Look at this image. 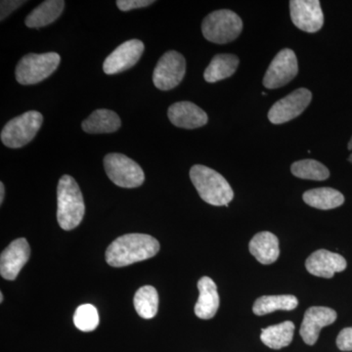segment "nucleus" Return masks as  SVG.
Listing matches in <instances>:
<instances>
[{"instance_id":"f257e3e1","label":"nucleus","mask_w":352,"mask_h":352,"mask_svg":"<svg viewBox=\"0 0 352 352\" xmlns=\"http://www.w3.org/2000/svg\"><path fill=\"white\" fill-rule=\"evenodd\" d=\"M160 251L157 240L147 234L132 233L120 236L106 251V261L113 267H124L146 261Z\"/></svg>"},{"instance_id":"f03ea898","label":"nucleus","mask_w":352,"mask_h":352,"mask_svg":"<svg viewBox=\"0 0 352 352\" xmlns=\"http://www.w3.org/2000/svg\"><path fill=\"white\" fill-rule=\"evenodd\" d=\"M57 220L60 227L69 231L80 226L85 206L82 191L72 176L63 175L57 187Z\"/></svg>"},{"instance_id":"7ed1b4c3","label":"nucleus","mask_w":352,"mask_h":352,"mask_svg":"<svg viewBox=\"0 0 352 352\" xmlns=\"http://www.w3.org/2000/svg\"><path fill=\"white\" fill-rule=\"evenodd\" d=\"M190 179L201 198L210 205L227 207L233 200L234 192L230 184L212 168L196 164L190 170Z\"/></svg>"},{"instance_id":"20e7f679","label":"nucleus","mask_w":352,"mask_h":352,"mask_svg":"<svg viewBox=\"0 0 352 352\" xmlns=\"http://www.w3.org/2000/svg\"><path fill=\"white\" fill-rule=\"evenodd\" d=\"M243 30L242 19L231 10H217L208 14L201 24V32L212 43L226 44L235 41Z\"/></svg>"},{"instance_id":"39448f33","label":"nucleus","mask_w":352,"mask_h":352,"mask_svg":"<svg viewBox=\"0 0 352 352\" xmlns=\"http://www.w3.org/2000/svg\"><path fill=\"white\" fill-rule=\"evenodd\" d=\"M61 62V57L56 52L43 54L25 55L16 67V80L23 85H36L50 78Z\"/></svg>"},{"instance_id":"423d86ee","label":"nucleus","mask_w":352,"mask_h":352,"mask_svg":"<svg viewBox=\"0 0 352 352\" xmlns=\"http://www.w3.org/2000/svg\"><path fill=\"white\" fill-rule=\"evenodd\" d=\"M43 124V117L36 111H29L14 118L2 129L0 139L6 147L18 149L36 138Z\"/></svg>"},{"instance_id":"0eeeda50","label":"nucleus","mask_w":352,"mask_h":352,"mask_svg":"<svg viewBox=\"0 0 352 352\" xmlns=\"http://www.w3.org/2000/svg\"><path fill=\"white\" fill-rule=\"evenodd\" d=\"M104 168L111 182L122 188H136L145 182L141 166L126 155L108 154L104 157Z\"/></svg>"},{"instance_id":"6e6552de","label":"nucleus","mask_w":352,"mask_h":352,"mask_svg":"<svg viewBox=\"0 0 352 352\" xmlns=\"http://www.w3.org/2000/svg\"><path fill=\"white\" fill-rule=\"evenodd\" d=\"M186 73V61L182 54L168 51L160 58L153 73V82L157 89L168 91L179 85Z\"/></svg>"},{"instance_id":"1a4fd4ad","label":"nucleus","mask_w":352,"mask_h":352,"mask_svg":"<svg viewBox=\"0 0 352 352\" xmlns=\"http://www.w3.org/2000/svg\"><path fill=\"white\" fill-rule=\"evenodd\" d=\"M298 73V59L292 50H283L274 57L263 78V85L268 89H276L286 85Z\"/></svg>"},{"instance_id":"9d476101","label":"nucleus","mask_w":352,"mask_h":352,"mask_svg":"<svg viewBox=\"0 0 352 352\" xmlns=\"http://www.w3.org/2000/svg\"><path fill=\"white\" fill-rule=\"evenodd\" d=\"M311 100L312 94L309 90L298 88L271 107L268 112V119L274 124L288 122L302 113Z\"/></svg>"},{"instance_id":"9b49d317","label":"nucleus","mask_w":352,"mask_h":352,"mask_svg":"<svg viewBox=\"0 0 352 352\" xmlns=\"http://www.w3.org/2000/svg\"><path fill=\"white\" fill-rule=\"evenodd\" d=\"M144 50V43L139 39H131L120 44L104 61V73L116 75L132 68L138 64Z\"/></svg>"},{"instance_id":"f8f14e48","label":"nucleus","mask_w":352,"mask_h":352,"mask_svg":"<svg viewBox=\"0 0 352 352\" xmlns=\"http://www.w3.org/2000/svg\"><path fill=\"white\" fill-rule=\"evenodd\" d=\"M289 11L294 25L307 32L320 31L324 25V14L318 0H292Z\"/></svg>"},{"instance_id":"ddd939ff","label":"nucleus","mask_w":352,"mask_h":352,"mask_svg":"<svg viewBox=\"0 0 352 352\" xmlns=\"http://www.w3.org/2000/svg\"><path fill=\"white\" fill-rule=\"evenodd\" d=\"M31 256V248L25 238L13 241L1 252L0 256V274L4 279L13 281L19 275Z\"/></svg>"},{"instance_id":"4468645a","label":"nucleus","mask_w":352,"mask_h":352,"mask_svg":"<svg viewBox=\"0 0 352 352\" xmlns=\"http://www.w3.org/2000/svg\"><path fill=\"white\" fill-rule=\"evenodd\" d=\"M337 319V312L332 308L314 307L308 308L300 327V337L308 346H314L318 340L320 331Z\"/></svg>"},{"instance_id":"2eb2a0df","label":"nucleus","mask_w":352,"mask_h":352,"mask_svg":"<svg viewBox=\"0 0 352 352\" xmlns=\"http://www.w3.org/2000/svg\"><path fill=\"white\" fill-rule=\"evenodd\" d=\"M346 261L344 256L327 250H318L307 259L305 267L314 276L330 279L338 272L346 268Z\"/></svg>"},{"instance_id":"dca6fc26","label":"nucleus","mask_w":352,"mask_h":352,"mask_svg":"<svg viewBox=\"0 0 352 352\" xmlns=\"http://www.w3.org/2000/svg\"><path fill=\"white\" fill-rule=\"evenodd\" d=\"M168 117L173 126L180 129H194L208 124V115L196 104L182 101L173 104L168 111Z\"/></svg>"},{"instance_id":"f3484780","label":"nucleus","mask_w":352,"mask_h":352,"mask_svg":"<svg viewBox=\"0 0 352 352\" xmlns=\"http://www.w3.org/2000/svg\"><path fill=\"white\" fill-rule=\"evenodd\" d=\"M198 302L195 305V314L200 319H212L219 307V296L217 284L210 277H201L198 282Z\"/></svg>"},{"instance_id":"a211bd4d","label":"nucleus","mask_w":352,"mask_h":352,"mask_svg":"<svg viewBox=\"0 0 352 352\" xmlns=\"http://www.w3.org/2000/svg\"><path fill=\"white\" fill-rule=\"evenodd\" d=\"M249 249L261 264L274 263L279 258V240L274 234L268 231L254 235L250 242Z\"/></svg>"},{"instance_id":"6ab92c4d","label":"nucleus","mask_w":352,"mask_h":352,"mask_svg":"<svg viewBox=\"0 0 352 352\" xmlns=\"http://www.w3.org/2000/svg\"><path fill=\"white\" fill-rule=\"evenodd\" d=\"M120 126L122 120L118 113L108 109L94 111L82 124L83 131L89 134L112 133L119 131Z\"/></svg>"},{"instance_id":"aec40b11","label":"nucleus","mask_w":352,"mask_h":352,"mask_svg":"<svg viewBox=\"0 0 352 352\" xmlns=\"http://www.w3.org/2000/svg\"><path fill=\"white\" fill-rule=\"evenodd\" d=\"M63 0H46L27 16L25 24L28 28H43L54 23L63 13Z\"/></svg>"},{"instance_id":"412c9836","label":"nucleus","mask_w":352,"mask_h":352,"mask_svg":"<svg viewBox=\"0 0 352 352\" xmlns=\"http://www.w3.org/2000/svg\"><path fill=\"white\" fill-rule=\"evenodd\" d=\"M239 58L233 54H217L206 69L204 78L207 82L214 83L230 78L237 71Z\"/></svg>"},{"instance_id":"4be33fe9","label":"nucleus","mask_w":352,"mask_h":352,"mask_svg":"<svg viewBox=\"0 0 352 352\" xmlns=\"http://www.w3.org/2000/svg\"><path fill=\"white\" fill-rule=\"evenodd\" d=\"M303 201L310 207L318 210H333L344 203V197L338 190L323 187L305 192Z\"/></svg>"},{"instance_id":"5701e85b","label":"nucleus","mask_w":352,"mask_h":352,"mask_svg":"<svg viewBox=\"0 0 352 352\" xmlns=\"http://www.w3.org/2000/svg\"><path fill=\"white\" fill-rule=\"evenodd\" d=\"M295 332V324L285 321L261 330V340L266 346L281 349L291 344Z\"/></svg>"},{"instance_id":"b1692460","label":"nucleus","mask_w":352,"mask_h":352,"mask_svg":"<svg viewBox=\"0 0 352 352\" xmlns=\"http://www.w3.org/2000/svg\"><path fill=\"white\" fill-rule=\"evenodd\" d=\"M298 300L295 296H263L254 302L252 311L258 316L272 314L277 310H294L298 307Z\"/></svg>"},{"instance_id":"393cba45","label":"nucleus","mask_w":352,"mask_h":352,"mask_svg":"<svg viewBox=\"0 0 352 352\" xmlns=\"http://www.w3.org/2000/svg\"><path fill=\"white\" fill-rule=\"evenodd\" d=\"M133 303L139 316L144 319L154 318L159 307L157 289L152 286L141 287L134 296Z\"/></svg>"},{"instance_id":"a878e982","label":"nucleus","mask_w":352,"mask_h":352,"mask_svg":"<svg viewBox=\"0 0 352 352\" xmlns=\"http://www.w3.org/2000/svg\"><path fill=\"white\" fill-rule=\"evenodd\" d=\"M292 173L296 177L302 179L322 180L328 179L330 176V171L321 164L320 162L315 160H302L292 164Z\"/></svg>"},{"instance_id":"bb28decb","label":"nucleus","mask_w":352,"mask_h":352,"mask_svg":"<svg viewBox=\"0 0 352 352\" xmlns=\"http://www.w3.org/2000/svg\"><path fill=\"white\" fill-rule=\"evenodd\" d=\"M74 323L82 332H92L99 325L98 310L92 305H82L74 315Z\"/></svg>"},{"instance_id":"cd10ccee","label":"nucleus","mask_w":352,"mask_h":352,"mask_svg":"<svg viewBox=\"0 0 352 352\" xmlns=\"http://www.w3.org/2000/svg\"><path fill=\"white\" fill-rule=\"evenodd\" d=\"M155 1L153 0H118L117 6L119 7L120 10L127 12L132 9L142 8V7H147L151 6Z\"/></svg>"},{"instance_id":"c85d7f7f","label":"nucleus","mask_w":352,"mask_h":352,"mask_svg":"<svg viewBox=\"0 0 352 352\" xmlns=\"http://www.w3.org/2000/svg\"><path fill=\"white\" fill-rule=\"evenodd\" d=\"M337 346L342 351H352V327L340 331L337 338Z\"/></svg>"},{"instance_id":"c756f323","label":"nucleus","mask_w":352,"mask_h":352,"mask_svg":"<svg viewBox=\"0 0 352 352\" xmlns=\"http://www.w3.org/2000/svg\"><path fill=\"white\" fill-rule=\"evenodd\" d=\"M25 3V1H8V0H2L1 6H0V20L3 21L10 15L11 13L14 12L16 9L19 8L21 6Z\"/></svg>"},{"instance_id":"7c9ffc66","label":"nucleus","mask_w":352,"mask_h":352,"mask_svg":"<svg viewBox=\"0 0 352 352\" xmlns=\"http://www.w3.org/2000/svg\"><path fill=\"white\" fill-rule=\"evenodd\" d=\"M4 195H6V188H4V184L0 182V204H3Z\"/></svg>"},{"instance_id":"2f4dec72","label":"nucleus","mask_w":352,"mask_h":352,"mask_svg":"<svg viewBox=\"0 0 352 352\" xmlns=\"http://www.w3.org/2000/svg\"><path fill=\"white\" fill-rule=\"evenodd\" d=\"M347 148H349V150H352V138L349 142V145H347Z\"/></svg>"},{"instance_id":"473e14b6","label":"nucleus","mask_w":352,"mask_h":352,"mask_svg":"<svg viewBox=\"0 0 352 352\" xmlns=\"http://www.w3.org/2000/svg\"><path fill=\"white\" fill-rule=\"evenodd\" d=\"M0 302H3V294L0 293Z\"/></svg>"},{"instance_id":"72a5a7b5","label":"nucleus","mask_w":352,"mask_h":352,"mask_svg":"<svg viewBox=\"0 0 352 352\" xmlns=\"http://www.w3.org/2000/svg\"><path fill=\"white\" fill-rule=\"evenodd\" d=\"M349 161L351 162V163L352 164V154L351 155V156H349Z\"/></svg>"}]
</instances>
